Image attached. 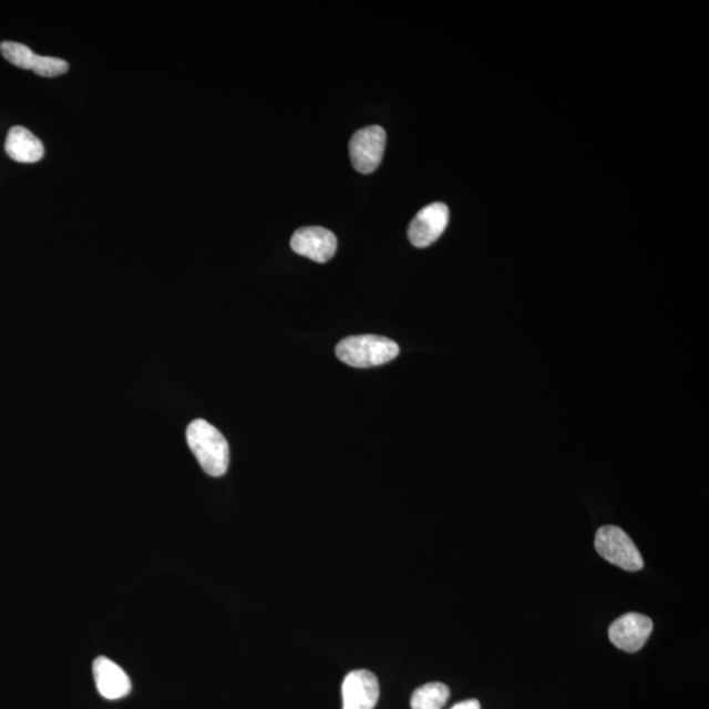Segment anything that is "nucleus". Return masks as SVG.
Instances as JSON below:
<instances>
[{
    "label": "nucleus",
    "mask_w": 709,
    "mask_h": 709,
    "mask_svg": "<svg viewBox=\"0 0 709 709\" xmlns=\"http://www.w3.org/2000/svg\"><path fill=\"white\" fill-rule=\"evenodd\" d=\"M290 247L317 264H326L335 257L338 247L336 234L321 226H305L290 238Z\"/></svg>",
    "instance_id": "7"
},
{
    "label": "nucleus",
    "mask_w": 709,
    "mask_h": 709,
    "mask_svg": "<svg viewBox=\"0 0 709 709\" xmlns=\"http://www.w3.org/2000/svg\"><path fill=\"white\" fill-rule=\"evenodd\" d=\"M380 698L379 679L370 670L347 674L342 685L343 709H373Z\"/></svg>",
    "instance_id": "9"
},
{
    "label": "nucleus",
    "mask_w": 709,
    "mask_h": 709,
    "mask_svg": "<svg viewBox=\"0 0 709 709\" xmlns=\"http://www.w3.org/2000/svg\"><path fill=\"white\" fill-rule=\"evenodd\" d=\"M187 442L203 471L212 477H222L228 471L230 451L226 439L204 420L188 425Z\"/></svg>",
    "instance_id": "1"
},
{
    "label": "nucleus",
    "mask_w": 709,
    "mask_h": 709,
    "mask_svg": "<svg viewBox=\"0 0 709 709\" xmlns=\"http://www.w3.org/2000/svg\"><path fill=\"white\" fill-rule=\"evenodd\" d=\"M92 671H94L96 689L103 698L117 700L131 692L132 682L130 677L110 658L97 657L94 666H92Z\"/></svg>",
    "instance_id": "10"
},
{
    "label": "nucleus",
    "mask_w": 709,
    "mask_h": 709,
    "mask_svg": "<svg viewBox=\"0 0 709 709\" xmlns=\"http://www.w3.org/2000/svg\"><path fill=\"white\" fill-rule=\"evenodd\" d=\"M595 549L607 562L624 571L637 572L644 567L641 553L638 552L633 538L619 527L599 528L595 536Z\"/></svg>",
    "instance_id": "3"
},
{
    "label": "nucleus",
    "mask_w": 709,
    "mask_h": 709,
    "mask_svg": "<svg viewBox=\"0 0 709 709\" xmlns=\"http://www.w3.org/2000/svg\"><path fill=\"white\" fill-rule=\"evenodd\" d=\"M337 357L354 368H371L389 363L399 357L400 347L394 340L379 336L349 337L337 346Z\"/></svg>",
    "instance_id": "2"
},
{
    "label": "nucleus",
    "mask_w": 709,
    "mask_h": 709,
    "mask_svg": "<svg viewBox=\"0 0 709 709\" xmlns=\"http://www.w3.org/2000/svg\"><path fill=\"white\" fill-rule=\"evenodd\" d=\"M450 222V210L443 203H432L417 213L409 226L411 245L418 248L429 247L442 237Z\"/></svg>",
    "instance_id": "6"
},
{
    "label": "nucleus",
    "mask_w": 709,
    "mask_h": 709,
    "mask_svg": "<svg viewBox=\"0 0 709 709\" xmlns=\"http://www.w3.org/2000/svg\"><path fill=\"white\" fill-rule=\"evenodd\" d=\"M449 686L431 682L417 689L411 697V709H443L450 699Z\"/></svg>",
    "instance_id": "12"
},
{
    "label": "nucleus",
    "mask_w": 709,
    "mask_h": 709,
    "mask_svg": "<svg viewBox=\"0 0 709 709\" xmlns=\"http://www.w3.org/2000/svg\"><path fill=\"white\" fill-rule=\"evenodd\" d=\"M6 153L10 158L20 163H35L45 154L44 145L24 126L11 127L6 140Z\"/></svg>",
    "instance_id": "11"
},
{
    "label": "nucleus",
    "mask_w": 709,
    "mask_h": 709,
    "mask_svg": "<svg viewBox=\"0 0 709 709\" xmlns=\"http://www.w3.org/2000/svg\"><path fill=\"white\" fill-rule=\"evenodd\" d=\"M387 145V133L379 125L363 127L350 141L352 166L360 174H371L380 166Z\"/></svg>",
    "instance_id": "4"
},
{
    "label": "nucleus",
    "mask_w": 709,
    "mask_h": 709,
    "mask_svg": "<svg viewBox=\"0 0 709 709\" xmlns=\"http://www.w3.org/2000/svg\"><path fill=\"white\" fill-rule=\"evenodd\" d=\"M651 633H654V621L647 615L629 613L612 624L608 637L616 648L627 654H635L647 644Z\"/></svg>",
    "instance_id": "5"
},
{
    "label": "nucleus",
    "mask_w": 709,
    "mask_h": 709,
    "mask_svg": "<svg viewBox=\"0 0 709 709\" xmlns=\"http://www.w3.org/2000/svg\"><path fill=\"white\" fill-rule=\"evenodd\" d=\"M451 709H481V705L479 700L470 699L460 701V703L453 706Z\"/></svg>",
    "instance_id": "13"
},
{
    "label": "nucleus",
    "mask_w": 709,
    "mask_h": 709,
    "mask_svg": "<svg viewBox=\"0 0 709 709\" xmlns=\"http://www.w3.org/2000/svg\"><path fill=\"white\" fill-rule=\"evenodd\" d=\"M0 52L4 59L23 70H32L35 74L45 78L60 76L68 73L69 63L55 56L35 54L30 48L19 42L4 41L0 44Z\"/></svg>",
    "instance_id": "8"
}]
</instances>
